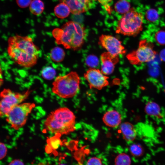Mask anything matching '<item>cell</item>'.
I'll return each instance as SVG.
<instances>
[{
  "label": "cell",
  "mask_w": 165,
  "mask_h": 165,
  "mask_svg": "<svg viewBox=\"0 0 165 165\" xmlns=\"http://www.w3.org/2000/svg\"><path fill=\"white\" fill-rule=\"evenodd\" d=\"M164 92L165 93V89H164Z\"/></svg>",
  "instance_id": "cell-34"
},
{
  "label": "cell",
  "mask_w": 165,
  "mask_h": 165,
  "mask_svg": "<svg viewBox=\"0 0 165 165\" xmlns=\"http://www.w3.org/2000/svg\"><path fill=\"white\" fill-rule=\"evenodd\" d=\"M130 5L129 2L126 0H119L115 5V10L120 14H125L130 9Z\"/></svg>",
  "instance_id": "cell-19"
},
{
  "label": "cell",
  "mask_w": 165,
  "mask_h": 165,
  "mask_svg": "<svg viewBox=\"0 0 165 165\" xmlns=\"http://www.w3.org/2000/svg\"><path fill=\"white\" fill-rule=\"evenodd\" d=\"M102 119L106 126L114 127L118 126L121 123L122 118L118 112L112 110L106 112L104 115Z\"/></svg>",
  "instance_id": "cell-13"
},
{
  "label": "cell",
  "mask_w": 165,
  "mask_h": 165,
  "mask_svg": "<svg viewBox=\"0 0 165 165\" xmlns=\"http://www.w3.org/2000/svg\"><path fill=\"white\" fill-rule=\"evenodd\" d=\"M100 58L102 72L106 75L112 73L115 65L119 61V56L114 55L107 52L103 53Z\"/></svg>",
  "instance_id": "cell-12"
},
{
  "label": "cell",
  "mask_w": 165,
  "mask_h": 165,
  "mask_svg": "<svg viewBox=\"0 0 165 165\" xmlns=\"http://www.w3.org/2000/svg\"><path fill=\"white\" fill-rule=\"evenodd\" d=\"M59 165H65L64 164H59Z\"/></svg>",
  "instance_id": "cell-33"
},
{
  "label": "cell",
  "mask_w": 165,
  "mask_h": 165,
  "mask_svg": "<svg viewBox=\"0 0 165 165\" xmlns=\"http://www.w3.org/2000/svg\"><path fill=\"white\" fill-rule=\"evenodd\" d=\"M120 129L123 138L128 141H133L137 135L136 131L131 123L126 122L121 124Z\"/></svg>",
  "instance_id": "cell-14"
},
{
  "label": "cell",
  "mask_w": 165,
  "mask_h": 165,
  "mask_svg": "<svg viewBox=\"0 0 165 165\" xmlns=\"http://www.w3.org/2000/svg\"><path fill=\"white\" fill-rule=\"evenodd\" d=\"M131 155L135 157H139L144 154V150L142 147L139 144H133L130 145L129 148Z\"/></svg>",
  "instance_id": "cell-22"
},
{
  "label": "cell",
  "mask_w": 165,
  "mask_h": 165,
  "mask_svg": "<svg viewBox=\"0 0 165 165\" xmlns=\"http://www.w3.org/2000/svg\"><path fill=\"white\" fill-rule=\"evenodd\" d=\"M154 45L146 39L141 40L138 48L127 55L130 63L134 65L142 64L153 60L156 57V52L154 50Z\"/></svg>",
  "instance_id": "cell-6"
},
{
  "label": "cell",
  "mask_w": 165,
  "mask_h": 165,
  "mask_svg": "<svg viewBox=\"0 0 165 165\" xmlns=\"http://www.w3.org/2000/svg\"><path fill=\"white\" fill-rule=\"evenodd\" d=\"M142 14L131 8L118 22L116 32L124 35L135 37L143 29Z\"/></svg>",
  "instance_id": "cell-5"
},
{
  "label": "cell",
  "mask_w": 165,
  "mask_h": 165,
  "mask_svg": "<svg viewBox=\"0 0 165 165\" xmlns=\"http://www.w3.org/2000/svg\"><path fill=\"white\" fill-rule=\"evenodd\" d=\"M44 8V4L41 0H32L29 6L30 12L35 15L41 14L43 11Z\"/></svg>",
  "instance_id": "cell-18"
},
{
  "label": "cell",
  "mask_w": 165,
  "mask_h": 165,
  "mask_svg": "<svg viewBox=\"0 0 165 165\" xmlns=\"http://www.w3.org/2000/svg\"><path fill=\"white\" fill-rule=\"evenodd\" d=\"M155 38L158 44L161 45H165V31L162 30L157 31L155 34Z\"/></svg>",
  "instance_id": "cell-25"
},
{
  "label": "cell",
  "mask_w": 165,
  "mask_h": 165,
  "mask_svg": "<svg viewBox=\"0 0 165 165\" xmlns=\"http://www.w3.org/2000/svg\"><path fill=\"white\" fill-rule=\"evenodd\" d=\"M86 64L90 68H95L99 64V60L97 57L94 55H90L86 58Z\"/></svg>",
  "instance_id": "cell-23"
},
{
  "label": "cell",
  "mask_w": 165,
  "mask_h": 165,
  "mask_svg": "<svg viewBox=\"0 0 165 165\" xmlns=\"http://www.w3.org/2000/svg\"><path fill=\"white\" fill-rule=\"evenodd\" d=\"M100 44L108 52L115 56L124 54L126 52L122 42L112 35H102L99 38Z\"/></svg>",
  "instance_id": "cell-10"
},
{
  "label": "cell",
  "mask_w": 165,
  "mask_h": 165,
  "mask_svg": "<svg viewBox=\"0 0 165 165\" xmlns=\"http://www.w3.org/2000/svg\"><path fill=\"white\" fill-rule=\"evenodd\" d=\"M145 113L148 115L159 117L160 116V108L156 103L150 101L146 105L145 108Z\"/></svg>",
  "instance_id": "cell-17"
},
{
  "label": "cell",
  "mask_w": 165,
  "mask_h": 165,
  "mask_svg": "<svg viewBox=\"0 0 165 165\" xmlns=\"http://www.w3.org/2000/svg\"><path fill=\"white\" fill-rule=\"evenodd\" d=\"M86 165H102V162L100 159L94 157L88 160Z\"/></svg>",
  "instance_id": "cell-27"
},
{
  "label": "cell",
  "mask_w": 165,
  "mask_h": 165,
  "mask_svg": "<svg viewBox=\"0 0 165 165\" xmlns=\"http://www.w3.org/2000/svg\"><path fill=\"white\" fill-rule=\"evenodd\" d=\"M69 8L71 12L78 15L87 11L94 6V0H59Z\"/></svg>",
  "instance_id": "cell-11"
},
{
  "label": "cell",
  "mask_w": 165,
  "mask_h": 165,
  "mask_svg": "<svg viewBox=\"0 0 165 165\" xmlns=\"http://www.w3.org/2000/svg\"><path fill=\"white\" fill-rule=\"evenodd\" d=\"M75 117L66 107L58 108L52 112L45 120L44 126L52 133L68 134L75 130Z\"/></svg>",
  "instance_id": "cell-3"
},
{
  "label": "cell",
  "mask_w": 165,
  "mask_h": 165,
  "mask_svg": "<svg viewBox=\"0 0 165 165\" xmlns=\"http://www.w3.org/2000/svg\"><path fill=\"white\" fill-rule=\"evenodd\" d=\"M31 91L28 90L24 93H20L13 92L9 89H3L0 93V116L6 117L13 107L28 97Z\"/></svg>",
  "instance_id": "cell-8"
},
{
  "label": "cell",
  "mask_w": 165,
  "mask_h": 165,
  "mask_svg": "<svg viewBox=\"0 0 165 165\" xmlns=\"http://www.w3.org/2000/svg\"><path fill=\"white\" fill-rule=\"evenodd\" d=\"M37 165H46V164H44V163H40Z\"/></svg>",
  "instance_id": "cell-32"
},
{
  "label": "cell",
  "mask_w": 165,
  "mask_h": 165,
  "mask_svg": "<svg viewBox=\"0 0 165 165\" xmlns=\"http://www.w3.org/2000/svg\"><path fill=\"white\" fill-rule=\"evenodd\" d=\"M160 57L162 61H165V50H163L161 52Z\"/></svg>",
  "instance_id": "cell-31"
},
{
  "label": "cell",
  "mask_w": 165,
  "mask_h": 165,
  "mask_svg": "<svg viewBox=\"0 0 165 165\" xmlns=\"http://www.w3.org/2000/svg\"><path fill=\"white\" fill-rule=\"evenodd\" d=\"M80 78L75 72L57 76L52 83V92L62 98L74 96L79 88Z\"/></svg>",
  "instance_id": "cell-4"
},
{
  "label": "cell",
  "mask_w": 165,
  "mask_h": 165,
  "mask_svg": "<svg viewBox=\"0 0 165 165\" xmlns=\"http://www.w3.org/2000/svg\"><path fill=\"white\" fill-rule=\"evenodd\" d=\"M0 159H2L6 156L7 152V148L5 145L0 142Z\"/></svg>",
  "instance_id": "cell-29"
},
{
  "label": "cell",
  "mask_w": 165,
  "mask_h": 165,
  "mask_svg": "<svg viewBox=\"0 0 165 165\" xmlns=\"http://www.w3.org/2000/svg\"><path fill=\"white\" fill-rule=\"evenodd\" d=\"M35 105L34 103H25L15 106L6 116V121L12 128L18 130L25 125L28 115Z\"/></svg>",
  "instance_id": "cell-7"
},
{
  "label": "cell",
  "mask_w": 165,
  "mask_h": 165,
  "mask_svg": "<svg viewBox=\"0 0 165 165\" xmlns=\"http://www.w3.org/2000/svg\"><path fill=\"white\" fill-rule=\"evenodd\" d=\"M84 77L89 83L90 87L100 90L109 84L108 77L101 71L95 68H90L84 74Z\"/></svg>",
  "instance_id": "cell-9"
},
{
  "label": "cell",
  "mask_w": 165,
  "mask_h": 165,
  "mask_svg": "<svg viewBox=\"0 0 165 165\" xmlns=\"http://www.w3.org/2000/svg\"><path fill=\"white\" fill-rule=\"evenodd\" d=\"M7 42L8 54L14 63L27 68L36 64L40 50L31 38L16 35L10 37Z\"/></svg>",
  "instance_id": "cell-1"
},
{
  "label": "cell",
  "mask_w": 165,
  "mask_h": 165,
  "mask_svg": "<svg viewBox=\"0 0 165 165\" xmlns=\"http://www.w3.org/2000/svg\"><path fill=\"white\" fill-rule=\"evenodd\" d=\"M52 34L57 44L62 45L65 49L74 50L81 49L85 35L84 27L73 21L68 22L61 28L54 29Z\"/></svg>",
  "instance_id": "cell-2"
},
{
  "label": "cell",
  "mask_w": 165,
  "mask_h": 165,
  "mask_svg": "<svg viewBox=\"0 0 165 165\" xmlns=\"http://www.w3.org/2000/svg\"><path fill=\"white\" fill-rule=\"evenodd\" d=\"M105 8L106 10L109 14H111L112 9L109 5V3L112 0H97Z\"/></svg>",
  "instance_id": "cell-26"
},
{
  "label": "cell",
  "mask_w": 165,
  "mask_h": 165,
  "mask_svg": "<svg viewBox=\"0 0 165 165\" xmlns=\"http://www.w3.org/2000/svg\"><path fill=\"white\" fill-rule=\"evenodd\" d=\"M65 52L62 48L55 46L50 51V57L52 61L56 62H60L64 59Z\"/></svg>",
  "instance_id": "cell-16"
},
{
  "label": "cell",
  "mask_w": 165,
  "mask_h": 165,
  "mask_svg": "<svg viewBox=\"0 0 165 165\" xmlns=\"http://www.w3.org/2000/svg\"><path fill=\"white\" fill-rule=\"evenodd\" d=\"M56 74V72L54 68L50 66H46L41 71L42 77L47 80L53 79Z\"/></svg>",
  "instance_id": "cell-20"
},
{
  "label": "cell",
  "mask_w": 165,
  "mask_h": 165,
  "mask_svg": "<svg viewBox=\"0 0 165 165\" xmlns=\"http://www.w3.org/2000/svg\"><path fill=\"white\" fill-rule=\"evenodd\" d=\"M54 12L56 16L61 19L67 17L71 13L69 7L63 2H61L55 6Z\"/></svg>",
  "instance_id": "cell-15"
},
{
  "label": "cell",
  "mask_w": 165,
  "mask_h": 165,
  "mask_svg": "<svg viewBox=\"0 0 165 165\" xmlns=\"http://www.w3.org/2000/svg\"><path fill=\"white\" fill-rule=\"evenodd\" d=\"M17 5L20 8H25L30 5L32 0H16Z\"/></svg>",
  "instance_id": "cell-28"
},
{
  "label": "cell",
  "mask_w": 165,
  "mask_h": 165,
  "mask_svg": "<svg viewBox=\"0 0 165 165\" xmlns=\"http://www.w3.org/2000/svg\"><path fill=\"white\" fill-rule=\"evenodd\" d=\"M9 165H24V164L20 160L16 159L12 161Z\"/></svg>",
  "instance_id": "cell-30"
},
{
  "label": "cell",
  "mask_w": 165,
  "mask_h": 165,
  "mask_svg": "<svg viewBox=\"0 0 165 165\" xmlns=\"http://www.w3.org/2000/svg\"><path fill=\"white\" fill-rule=\"evenodd\" d=\"M131 159L130 156L123 153L119 154L116 158V165H130Z\"/></svg>",
  "instance_id": "cell-21"
},
{
  "label": "cell",
  "mask_w": 165,
  "mask_h": 165,
  "mask_svg": "<svg viewBox=\"0 0 165 165\" xmlns=\"http://www.w3.org/2000/svg\"><path fill=\"white\" fill-rule=\"evenodd\" d=\"M145 17L149 21L154 22L158 19L159 16L158 12L155 9H151L146 11Z\"/></svg>",
  "instance_id": "cell-24"
}]
</instances>
